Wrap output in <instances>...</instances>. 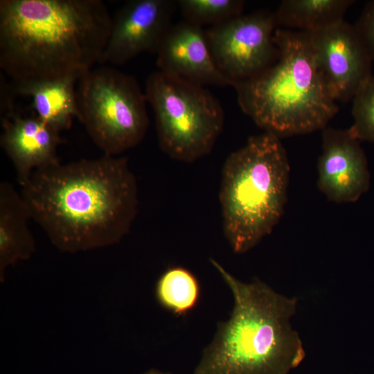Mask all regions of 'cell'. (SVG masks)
Segmentation results:
<instances>
[{
	"label": "cell",
	"instance_id": "obj_1",
	"mask_svg": "<svg viewBox=\"0 0 374 374\" xmlns=\"http://www.w3.org/2000/svg\"><path fill=\"white\" fill-rule=\"evenodd\" d=\"M21 188L31 219L63 252L119 242L137 214V181L125 157L57 161L35 170Z\"/></svg>",
	"mask_w": 374,
	"mask_h": 374
},
{
	"label": "cell",
	"instance_id": "obj_2",
	"mask_svg": "<svg viewBox=\"0 0 374 374\" xmlns=\"http://www.w3.org/2000/svg\"><path fill=\"white\" fill-rule=\"evenodd\" d=\"M111 28L100 0H1V69L14 82L80 78Z\"/></svg>",
	"mask_w": 374,
	"mask_h": 374
},
{
	"label": "cell",
	"instance_id": "obj_3",
	"mask_svg": "<svg viewBox=\"0 0 374 374\" xmlns=\"http://www.w3.org/2000/svg\"><path fill=\"white\" fill-rule=\"evenodd\" d=\"M210 262L231 290L229 319L217 323L193 374H288L305 353L290 324L297 299L276 292L258 278L246 283L213 258Z\"/></svg>",
	"mask_w": 374,
	"mask_h": 374
},
{
	"label": "cell",
	"instance_id": "obj_4",
	"mask_svg": "<svg viewBox=\"0 0 374 374\" xmlns=\"http://www.w3.org/2000/svg\"><path fill=\"white\" fill-rule=\"evenodd\" d=\"M274 40L276 60L234 84L240 107L279 139L323 130L339 106L318 71L309 33L276 28Z\"/></svg>",
	"mask_w": 374,
	"mask_h": 374
},
{
	"label": "cell",
	"instance_id": "obj_5",
	"mask_svg": "<svg viewBox=\"0 0 374 374\" xmlns=\"http://www.w3.org/2000/svg\"><path fill=\"white\" fill-rule=\"evenodd\" d=\"M290 167L280 139L264 132L231 152L219 192L225 238L244 253L271 233L287 201Z\"/></svg>",
	"mask_w": 374,
	"mask_h": 374
},
{
	"label": "cell",
	"instance_id": "obj_6",
	"mask_svg": "<svg viewBox=\"0 0 374 374\" xmlns=\"http://www.w3.org/2000/svg\"><path fill=\"white\" fill-rule=\"evenodd\" d=\"M145 95L165 154L190 163L211 152L223 130L224 113L210 91L158 71L148 76Z\"/></svg>",
	"mask_w": 374,
	"mask_h": 374
},
{
	"label": "cell",
	"instance_id": "obj_7",
	"mask_svg": "<svg viewBox=\"0 0 374 374\" xmlns=\"http://www.w3.org/2000/svg\"><path fill=\"white\" fill-rule=\"evenodd\" d=\"M78 121L104 154L139 144L150 125L145 93L134 77L116 69H91L78 81Z\"/></svg>",
	"mask_w": 374,
	"mask_h": 374
},
{
	"label": "cell",
	"instance_id": "obj_8",
	"mask_svg": "<svg viewBox=\"0 0 374 374\" xmlns=\"http://www.w3.org/2000/svg\"><path fill=\"white\" fill-rule=\"evenodd\" d=\"M273 12L233 18L205 30L214 62L233 87L260 73L276 59Z\"/></svg>",
	"mask_w": 374,
	"mask_h": 374
},
{
	"label": "cell",
	"instance_id": "obj_9",
	"mask_svg": "<svg viewBox=\"0 0 374 374\" xmlns=\"http://www.w3.org/2000/svg\"><path fill=\"white\" fill-rule=\"evenodd\" d=\"M308 33L330 94L337 103L353 100L373 75V60L355 25L343 21Z\"/></svg>",
	"mask_w": 374,
	"mask_h": 374
},
{
	"label": "cell",
	"instance_id": "obj_10",
	"mask_svg": "<svg viewBox=\"0 0 374 374\" xmlns=\"http://www.w3.org/2000/svg\"><path fill=\"white\" fill-rule=\"evenodd\" d=\"M177 1L131 0L112 17V28L99 64L123 65L144 53H157L172 25Z\"/></svg>",
	"mask_w": 374,
	"mask_h": 374
},
{
	"label": "cell",
	"instance_id": "obj_11",
	"mask_svg": "<svg viewBox=\"0 0 374 374\" xmlns=\"http://www.w3.org/2000/svg\"><path fill=\"white\" fill-rule=\"evenodd\" d=\"M318 159L317 186L330 201L350 203L370 187V172L359 141L348 130L325 127Z\"/></svg>",
	"mask_w": 374,
	"mask_h": 374
},
{
	"label": "cell",
	"instance_id": "obj_12",
	"mask_svg": "<svg viewBox=\"0 0 374 374\" xmlns=\"http://www.w3.org/2000/svg\"><path fill=\"white\" fill-rule=\"evenodd\" d=\"M159 71L204 87H233L213 58L205 30L187 21L172 24L157 52Z\"/></svg>",
	"mask_w": 374,
	"mask_h": 374
},
{
	"label": "cell",
	"instance_id": "obj_13",
	"mask_svg": "<svg viewBox=\"0 0 374 374\" xmlns=\"http://www.w3.org/2000/svg\"><path fill=\"white\" fill-rule=\"evenodd\" d=\"M1 147L12 161L20 186L36 170L60 161V132L37 116L11 112L1 120Z\"/></svg>",
	"mask_w": 374,
	"mask_h": 374
},
{
	"label": "cell",
	"instance_id": "obj_14",
	"mask_svg": "<svg viewBox=\"0 0 374 374\" xmlns=\"http://www.w3.org/2000/svg\"><path fill=\"white\" fill-rule=\"evenodd\" d=\"M31 216L21 194L8 181L0 184V279L8 267L29 259L35 242L28 228Z\"/></svg>",
	"mask_w": 374,
	"mask_h": 374
},
{
	"label": "cell",
	"instance_id": "obj_15",
	"mask_svg": "<svg viewBox=\"0 0 374 374\" xmlns=\"http://www.w3.org/2000/svg\"><path fill=\"white\" fill-rule=\"evenodd\" d=\"M80 78L70 76L50 80L14 82L16 95L30 96L39 118L61 132L71 127L78 116L75 84Z\"/></svg>",
	"mask_w": 374,
	"mask_h": 374
},
{
	"label": "cell",
	"instance_id": "obj_16",
	"mask_svg": "<svg viewBox=\"0 0 374 374\" xmlns=\"http://www.w3.org/2000/svg\"><path fill=\"white\" fill-rule=\"evenodd\" d=\"M353 0H284L273 12L276 28L316 32L344 20Z\"/></svg>",
	"mask_w": 374,
	"mask_h": 374
},
{
	"label": "cell",
	"instance_id": "obj_17",
	"mask_svg": "<svg viewBox=\"0 0 374 374\" xmlns=\"http://www.w3.org/2000/svg\"><path fill=\"white\" fill-rule=\"evenodd\" d=\"M201 288L197 277L182 267H171L159 278L155 286L156 299L173 315L186 316L197 305Z\"/></svg>",
	"mask_w": 374,
	"mask_h": 374
},
{
	"label": "cell",
	"instance_id": "obj_18",
	"mask_svg": "<svg viewBox=\"0 0 374 374\" xmlns=\"http://www.w3.org/2000/svg\"><path fill=\"white\" fill-rule=\"evenodd\" d=\"M184 20L202 28L219 25L242 14L244 2L241 0L176 1Z\"/></svg>",
	"mask_w": 374,
	"mask_h": 374
},
{
	"label": "cell",
	"instance_id": "obj_19",
	"mask_svg": "<svg viewBox=\"0 0 374 374\" xmlns=\"http://www.w3.org/2000/svg\"><path fill=\"white\" fill-rule=\"evenodd\" d=\"M353 123L348 129L359 141L374 143V75L363 85L353 99Z\"/></svg>",
	"mask_w": 374,
	"mask_h": 374
},
{
	"label": "cell",
	"instance_id": "obj_20",
	"mask_svg": "<svg viewBox=\"0 0 374 374\" xmlns=\"http://www.w3.org/2000/svg\"><path fill=\"white\" fill-rule=\"evenodd\" d=\"M355 26L374 61V0L366 3Z\"/></svg>",
	"mask_w": 374,
	"mask_h": 374
},
{
	"label": "cell",
	"instance_id": "obj_21",
	"mask_svg": "<svg viewBox=\"0 0 374 374\" xmlns=\"http://www.w3.org/2000/svg\"><path fill=\"white\" fill-rule=\"evenodd\" d=\"M143 374H171V373H165V372L161 371L159 370L152 368V369H150V370L145 371Z\"/></svg>",
	"mask_w": 374,
	"mask_h": 374
}]
</instances>
